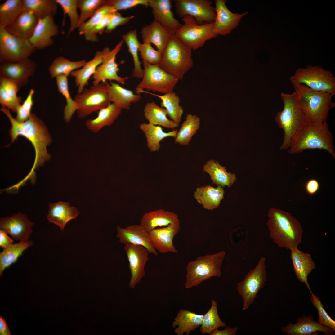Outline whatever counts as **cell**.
Wrapping results in <instances>:
<instances>
[{"mask_svg": "<svg viewBox=\"0 0 335 335\" xmlns=\"http://www.w3.org/2000/svg\"><path fill=\"white\" fill-rule=\"evenodd\" d=\"M238 327L231 328L230 327H227L223 330L216 329L212 332L210 335H235L238 330Z\"/></svg>", "mask_w": 335, "mask_h": 335, "instance_id": "6125c7cd", "label": "cell"}, {"mask_svg": "<svg viewBox=\"0 0 335 335\" xmlns=\"http://www.w3.org/2000/svg\"><path fill=\"white\" fill-rule=\"evenodd\" d=\"M225 0L215 1L216 17L213 22V31L218 36L226 35L230 34L238 25L242 18L248 13H233L226 5Z\"/></svg>", "mask_w": 335, "mask_h": 335, "instance_id": "ac0fdd59", "label": "cell"}, {"mask_svg": "<svg viewBox=\"0 0 335 335\" xmlns=\"http://www.w3.org/2000/svg\"><path fill=\"white\" fill-rule=\"evenodd\" d=\"M122 110L114 103H111L99 110L96 118L87 120L85 123L86 126L92 132H98L103 127L112 125L120 114Z\"/></svg>", "mask_w": 335, "mask_h": 335, "instance_id": "836d02e7", "label": "cell"}, {"mask_svg": "<svg viewBox=\"0 0 335 335\" xmlns=\"http://www.w3.org/2000/svg\"><path fill=\"white\" fill-rule=\"evenodd\" d=\"M143 42L153 44L162 52L171 35L159 23L154 20L143 27L141 32Z\"/></svg>", "mask_w": 335, "mask_h": 335, "instance_id": "4dcf8cb0", "label": "cell"}, {"mask_svg": "<svg viewBox=\"0 0 335 335\" xmlns=\"http://www.w3.org/2000/svg\"><path fill=\"white\" fill-rule=\"evenodd\" d=\"M137 94L145 93L155 96L161 100V106L166 110L170 119L179 125L183 113L182 107L180 105L179 96L173 91L163 95L153 93L144 90H136Z\"/></svg>", "mask_w": 335, "mask_h": 335, "instance_id": "d6a6232c", "label": "cell"}, {"mask_svg": "<svg viewBox=\"0 0 335 335\" xmlns=\"http://www.w3.org/2000/svg\"><path fill=\"white\" fill-rule=\"evenodd\" d=\"M105 83L111 102L122 109L128 110L132 103L139 101L141 98L140 94H135L118 83L112 81L109 83L107 81Z\"/></svg>", "mask_w": 335, "mask_h": 335, "instance_id": "f1b7e54d", "label": "cell"}, {"mask_svg": "<svg viewBox=\"0 0 335 335\" xmlns=\"http://www.w3.org/2000/svg\"><path fill=\"white\" fill-rule=\"evenodd\" d=\"M170 0H149V6L152 8L154 20L167 29L171 34H174L182 25L174 17Z\"/></svg>", "mask_w": 335, "mask_h": 335, "instance_id": "603a6c76", "label": "cell"}, {"mask_svg": "<svg viewBox=\"0 0 335 335\" xmlns=\"http://www.w3.org/2000/svg\"><path fill=\"white\" fill-rule=\"evenodd\" d=\"M203 315H199L188 310L181 309L178 312L172 324L175 332L177 335H183L185 333L189 335L202 324Z\"/></svg>", "mask_w": 335, "mask_h": 335, "instance_id": "e575fe53", "label": "cell"}, {"mask_svg": "<svg viewBox=\"0 0 335 335\" xmlns=\"http://www.w3.org/2000/svg\"><path fill=\"white\" fill-rule=\"evenodd\" d=\"M36 50L29 39L0 29V62H19L29 58Z\"/></svg>", "mask_w": 335, "mask_h": 335, "instance_id": "8fae6325", "label": "cell"}, {"mask_svg": "<svg viewBox=\"0 0 335 335\" xmlns=\"http://www.w3.org/2000/svg\"><path fill=\"white\" fill-rule=\"evenodd\" d=\"M176 14L180 18L185 16L194 17L199 23L213 22L216 17L215 8L208 0L173 1Z\"/></svg>", "mask_w": 335, "mask_h": 335, "instance_id": "9a60e30c", "label": "cell"}, {"mask_svg": "<svg viewBox=\"0 0 335 335\" xmlns=\"http://www.w3.org/2000/svg\"><path fill=\"white\" fill-rule=\"evenodd\" d=\"M33 242L31 240L20 241L12 244L0 253V275L7 268L16 262L19 257L23 255V252L32 246Z\"/></svg>", "mask_w": 335, "mask_h": 335, "instance_id": "f35d334b", "label": "cell"}, {"mask_svg": "<svg viewBox=\"0 0 335 335\" xmlns=\"http://www.w3.org/2000/svg\"><path fill=\"white\" fill-rule=\"evenodd\" d=\"M58 4L62 7L64 16L62 25L64 26L65 16L68 15L70 20V26L67 36L77 28L79 16L77 9L78 0H56Z\"/></svg>", "mask_w": 335, "mask_h": 335, "instance_id": "7dc6e473", "label": "cell"}, {"mask_svg": "<svg viewBox=\"0 0 335 335\" xmlns=\"http://www.w3.org/2000/svg\"><path fill=\"white\" fill-rule=\"evenodd\" d=\"M122 39L112 50L108 47L104 48L101 51L102 61L96 68L93 75V85L98 84L101 82L105 83L109 80L115 81L119 83L124 85L127 77L118 75V65L116 62V56L120 50L123 43Z\"/></svg>", "mask_w": 335, "mask_h": 335, "instance_id": "5bb4252c", "label": "cell"}, {"mask_svg": "<svg viewBox=\"0 0 335 335\" xmlns=\"http://www.w3.org/2000/svg\"><path fill=\"white\" fill-rule=\"evenodd\" d=\"M139 127L144 134L147 146L151 152L159 151L161 147V141L168 137L175 138L178 132L177 130L173 129L171 131L165 132L161 126L149 123H141Z\"/></svg>", "mask_w": 335, "mask_h": 335, "instance_id": "d590c367", "label": "cell"}, {"mask_svg": "<svg viewBox=\"0 0 335 335\" xmlns=\"http://www.w3.org/2000/svg\"><path fill=\"white\" fill-rule=\"evenodd\" d=\"M34 92L33 89H31L25 100L23 104L21 105L22 107L30 114H31V111L33 104L34 100L33 99V96Z\"/></svg>", "mask_w": 335, "mask_h": 335, "instance_id": "91938a15", "label": "cell"}, {"mask_svg": "<svg viewBox=\"0 0 335 335\" xmlns=\"http://www.w3.org/2000/svg\"><path fill=\"white\" fill-rule=\"evenodd\" d=\"M224 194V187L220 185L214 187L208 185L197 188L193 196L204 209L212 211L219 207Z\"/></svg>", "mask_w": 335, "mask_h": 335, "instance_id": "4316f807", "label": "cell"}, {"mask_svg": "<svg viewBox=\"0 0 335 335\" xmlns=\"http://www.w3.org/2000/svg\"><path fill=\"white\" fill-rule=\"evenodd\" d=\"M106 2L105 0H78L77 7L80 10V13L77 28L90 19Z\"/></svg>", "mask_w": 335, "mask_h": 335, "instance_id": "c3c4849f", "label": "cell"}, {"mask_svg": "<svg viewBox=\"0 0 335 335\" xmlns=\"http://www.w3.org/2000/svg\"><path fill=\"white\" fill-rule=\"evenodd\" d=\"M4 230L0 229V246L3 249L7 248L13 244V240L8 236Z\"/></svg>", "mask_w": 335, "mask_h": 335, "instance_id": "680465c9", "label": "cell"}, {"mask_svg": "<svg viewBox=\"0 0 335 335\" xmlns=\"http://www.w3.org/2000/svg\"><path fill=\"white\" fill-rule=\"evenodd\" d=\"M78 117L83 118L106 107L111 103L105 83L84 88L74 99Z\"/></svg>", "mask_w": 335, "mask_h": 335, "instance_id": "30bf717a", "label": "cell"}, {"mask_svg": "<svg viewBox=\"0 0 335 335\" xmlns=\"http://www.w3.org/2000/svg\"><path fill=\"white\" fill-rule=\"evenodd\" d=\"M281 331L288 335H317L318 331L323 332L324 335H332L334 331L322 325L318 321H315L313 317L310 315L298 318L295 324L289 322L281 328Z\"/></svg>", "mask_w": 335, "mask_h": 335, "instance_id": "cb8c5ba5", "label": "cell"}, {"mask_svg": "<svg viewBox=\"0 0 335 335\" xmlns=\"http://www.w3.org/2000/svg\"><path fill=\"white\" fill-rule=\"evenodd\" d=\"M200 123V118L197 116L187 114L175 138V143L182 145H188L199 129Z\"/></svg>", "mask_w": 335, "mask_h": 335, "instance_id": "ab89813d", "label": "cell"}, {"mask_svg": "<svg viewBox=\"0 0 335 335\" xmlns=\"http://www.w3.org/2000/svg\"><path fill=\"white\" fill-rule=\"evenodd\" d=\"M115 11L108 13L98 25L85 33L84 35L85 39L92 42L97 41L98 40L97 34H101L105 30L109 23L113 12Z\"/></svg>", "mask_w": 335, "mask_h": 335, "instance_id": "f5cc1de1", "label": "cell"}, {"mask_svg": "<svg viewBox=\"0 0 335 335\" xmlns=\"http://www.w3.org/2000/svg\"><path fill=\"white\" fill-rule=\"evenodd\" d=\"M34 225L25 214L21 212L0 220V229L10 234L15 240L20 241H28Z\"/></svg>", "mask_w": 335, "mask_h": 335, "instance_id": "44dd1931", "label": "cell"}, {"mask_svg": "<svg viewBox=\"0 0 335 335\" xmlns=\"http://www.w3.org/2000/svg\"><path fill=\"white\" fill-rule=\"evenodd\" d=\"M182 25L174 35L192 50L202 47L206 42L217 35L213 31V22L200 25L195 18L185 16L182 18Z\"/></svg>", "mask_w": 335, "mask_h": 335, "instance_id": "ba28073f", "label": "cell"}, {"mask_svg": "<svg viewBox=\"0 0 335 335\" xmlns=\"http://www.w3.org/2000/svg\"><path fill=\"white\" fill-rule=\"evenodd\" d=\"M86 60L71 61L63 56L56 58L49 67V72L52 78L63 75L68 77L76 69L82 67L86 63Z\"/></svg>", "mask_w": 335, "mask_h": 335, "instance_id": "b9f144b4", "label": "cell"}, {"mask_svg": "<svg viewBox=\"0 0 335 335\" xmlns=\"http://www.w3.org/2000/svg\"><path fill=\"white\" fill-rule=\"evenodd\" d=\"M192 49L174 34H171L161 52L159 66L181 80L185 74L193 66Z\"/></svg>", "mask_w": 335, "mask_h": 335, "instance_id": "8992f818", "label": "cell"}, {"mask_svg": "<svg viewBox=\"0 0 335 335\" xmlns=\"http://www.w3.org/2000/svg\"><path fill=\"white\" fill-rule=\"evenodd\" d=\"M102 61L101 51H98L94 58L87 62L80 69L73 71L70 75L75 78V83L78 87L77 92L80 94L84 89V87L88 85V81L91 76L94 74L97 67Z\"/></svg>", "mask_w": 335, "mask_h": 335, "instance_id": "8d00e7d4", "label": "cell"}, {"mask_svg": "<svg viewBox=\"0 0 335 335\" xmlns=\"http://www.w3.org/2000/svg\"><path fill=\"white\" fill-rule=\"evenodd\" d=\"M67 76L61 75L56 78V84L58 92L65 97L66 105L64 109V118L66 122H69L73 115L77 111L76 104L71 98L69 91L68 79Z\"/></svg>", "mask_w": 335, "mask_h": 335, "instance_id": "bcb514c9", "label": "cell"}, {"mask_svg": "<svg viewBox=\"0 0 335 335\" xmlns=\"http://www.w3.org/2000/svg\"><path fill=\"white\" fill-rule=\"evenodd\" d=\"M319 184L315 179H311L308 180L305 184V189L307 193L310 195L315 194L318 190Z\"/></svg>", "mask_w": 335, "mask_h": 335, "instance_id": "6f0895ef", "label": "cell"}, {"mask_svg": "<svg viewBox=\"0 0 335 335\" xmlns=\"http://www.w3.org/2000/svg\"><path fill=\"white\" fill-rule=\"evenodd\" d=\"M289 79L291 83L305 85L311 89L335 95V78L330 71L318 66H309L297 69Z\"/></svg>", "mask_w": 335, "mask_h": 335, "instance_id": "9c48e42d", "label": "cell"}, {"mask_svg": "<svg viewBox=\"0 0 335 335\" xmlns=\"http://www.w3.org/2000/svg\"><path fill=\"white\" fill-rule=\"evenodd\" d=\"M266 261L265 257L261 258L255 267L237 284L238 293L243 301V310L247 309L254 303L258 293L265 284L267 277Z\"/></svg>", "mask_w": 335, "mask_h": 335, "instance_id": "4fadbf2b", "label": "cell"}, {"mask_svg": "<svg viewBox=\"0 0 335 335\" xmlns=\"http://www.w3.org/2000/svg\"><path fill=\"white\" fill-rule=\"evenodd\" d=\"M122 39L128 48L129 52L131 55L134 63L133 76L138 78H142L143 70L141 65L138 56L139 47L140 43L137 38L136 30H130L122 36Z\"/></svg>", "mask_w": 335, "mask_h": 335, "instance_id": "7bdbcfd3", "label": "cell"}, {"mask_svg": "<svg viewBox=\"0 0 335 335\" xmlns=\"http://www.w3.org/2000/svg\"><path fill=\"white\" fill-rule=\"evenodd\" d=\"M134 17L133 16L123 17L118 11L113 12L109 23L105 30V32H111L117 27L127 24Z\"/></svg>", "mask_w": 335, "mask_h": 335, "instance_id": "9f6ffc18", "label": "cell"}, {"mask_svg": "<svg viewBox=\"0 0 335 335\" xmlns=\"http://www.w3.org/2000/svg\"><path fill=\"white\" fill-rule=\"evenodd\" d=\"M0 335H11L8 324L1 315H0Z\"/></svg>", "mask_w": 335, "mask_h": 335, "instance_id": "be15d7a7", "label": "cell"}, {"mask_svg": "<svg viewBox=\"0 0 335 335\" xmlns=\"http://www.w3.org/2000/svg\"><path fill=\"white\" fill-rule=\"evenodd\" d=\"M0 110L7 117L11 127L9 135L11 143H13L19 136L27 139L33 145L35 151V158L33 170L43 165L51 158L47 150V146L52 139L43 122L34 113H32L29 119L25 122L17 121L12 117L9 109L2 107Z\"/></svg>", "mask_w": 335, "mask_h": 335, "instance_id": "6da1fadb", "label": "cell"}, {"mask_svg": "<svg viewBox=\"0 0 335 335\" xmlns=\"http://www.w3.org/2000/svg\"><path fill=\"white\" fill-rule=\"evenodd\" d=\"M223 251L211 254L200 256L189 262L186 267L185 287H197L202 282L215 277H220L221 268L225 257Z\"/></svg>", "mask_w": 335, "mask_h": 335, "instance_id": "52a82bcc", "label": "cell"}, {"mask_svg": "<svg viewBox=\"0 0 335 335\" xmlns=\"http://www.w3.org/2000/svg\"><path fill=\"white\" fill-rule=\"evenodd\" d=\"M290 257L293 270L297 279L304 283L310 293L308 277L316 267V264L311 255L303 252L298 248L290 250Z\"/></svg>", "mask_w": 335, "mask_h": 335, "instance_id": "d4e9b609", "label": "cell"}, {"mask_svg": "<svg viewBox=\"0 0 335 335\" xmlns=\"http://www.w3.org/2000/svg\"><path fill=\"white\" fill-rule=\"evenodd\" d=\"M117 229V237L121 243L141 245L146 248L149 254L155 256L158 254L151 242L149 233L139 224L131 225L125 228L118 226Z\"/></svg>", "mask_w": 335, "mask_h": 335, "instance_id": "7402d4cb", "label": "cell"}, {"mask_svg": "<svg viewBox=\"0 0 335 335\" xmlns=\"http://www.w3.org/2000/svg\"><path fill=\"white\" fill-rule=\"evenodd\" d=\"M115 11L107 0L106 3L99 7L88 20L78 28L79 34L84 35L98 25L106 14Z\"/></svg>", "mask_w": 335, "mask_h": 335, "instance_id": "681fc988", "label": "cell"}, {"mask_svg": "<svg viewBox=\"0 0 335 335\" xmlns=\"http://www.w3.org/2000/svg\"><path fill=\"white\" fill-rule=\"evenodd\" d=\"M58 4L56 0H23V10L33 12L39 18L54 16L56 13Z\"/></svg>", "mask_w": 335, "mask_h": 335, "instance_id": "60d3db41", "label": "cell"}, {"mask_svg": "<svg viewBox=\"0 0 335 335\" xmlns=\"http://www.w3.org/2000/svg\"><path fill=\"white\" fill-rule=\"evenodd\" d=\"M139 51L143 61L153 65H159L161 59V52L154 49L148 42L140 43Z\"/></svg>", "mask_w": 335, "mask_h": 335, "instance_id": "816d5d0a", "label": "cell"}, {"mask_svg": "<svg viewBox=\"0 0 335 335\" xmlns=\"http://www.w3.org/2000/svg\"><path fill=\"white\" fill-rule=\"evenodd\" d=\"M226 324L220 318L218 313L217 302L212 301V305L209 310L203 315L200 331L203 334H210L220 327H225Z\"/></svg>", "mask_w": 335, "mask_h": 335, "instance_id": "f6af8a7d", "label": "cell"}, {"mask_svg": "<svg viewBox=\"0 0 335 335\" xmlns=\"http://www.w3.org/2000/svg\"><path fill=\"white\" fill-rule=\"evenodd\" d=\"M108 1L117 11L129 9L138 5L149 6V0H109Z\"/></svg>", "mask_w": 335, "mask_h": 335, "instance_id": "db71d44e", "label": "cell"}, {"mask_svg": "<svg viewBox=\"0 0 335 335\" xmlns=\"http://www.w3.org/2000/svg\"><path fill=\"white\" fill-rule=\"evenodd\" d=\"M124 248L131 274L129 286L132 288L145 275V267L149 260V253L146 248L141 245L127 243Z\"/></svg>", "mask_w": 335, "mask_h": 335, "instance_id": "2e32d148", "label": "cell"}, {"mask_svg": "<svg viewBox=\"0 0 335 335\" xmlns=\"http://www.w3.org/2000/svg\"><path fill=\"white\" fill-rule=\"evenodd\" d=\"M47 219L51 222L58 226L63 230L66 224L75 219L79 212L75 207L70 206V203L63 201L50 203Z\"/></svg>", "mask_w": 335, "mask_h": 335, "instance_id": "83f0119b", "label": "cell"}, {"mask_svg": "<svg viewBox=\"0 0 335 335\" xmlns=\"http://www.w3.org/2000/svg\"><path fill=\"white\" fill-rule=\"evenodd\" d=\"M288 149L293 154L307 150H323L335 158L333 138L326 121L309 122L292 138Z\"/></svg>", "mask_w": 335, "mask_h": 335, "instance_id": "3957f363", "label": "cell"}, {"mask_svg": "<svg viewBox=\"0 0 335 335\" xmlns=\"http://www.w3.org/2000/svg\"><path fill=\"white\" fill-rule=\"evenodd\" d=\"M0 87L2 88L6 95L14 99L20 97L17 96L20 88L17 84L11 80L6 77L0 76Z\"/></svg>", "mask_w": 335, "mask_h": 335, "instance_id": "11a10c76", "label": "cell"}, {"mask_svg": "<svg viewBox=\"0 0 335 335\" xmlns=\"http://www.w3.org/2000/svg\"><path fill=\"white\" fill-rule=\"evenodd\" d=\"M267 223L270 237L279 248L290 251L302 242L303 230L300 222L287 212L272 207Z\"/></svg>", "mask_w": 335, "mask_h": 335, "instance_id": "7a4b0ae2", "label": "cell"}, {"mask_svg": "<svg viewBox=\"0 0 335 335\" xmlns=\"http://www.w3.org/2000/svg\"><path fill=\"white\" fill-rule=\"evenodd\" d=\"M144 69L142 80L136 90L146 89L153 92L166 94L173 91L179 80L158 65L143 61Z\"/></svg>", "mask_w": 335, "mask_h": 335, "instance_id": "7c38bea8", "label": "cell"}, {"mask_svg": "<svg viewBox=\"0 0 335 335\" xmlns=\"http://www.w3.org/2000/svg\"><path fill=\"white\" fill-rule=\"evenodd\" d=\"M33 12L23 10L5 29L10 33L29 40L39 20Z\"/></svg>", "mask_w": 335, "mask_h": 335, "instance_id": "484cf974", "label": "cell"}, {"mask_svg": "<svg viewBox=\"0 0 335 335\" xmlns=\"http://www.w3.org/2000/svg\"><path fill=\"white\" fill-rule=\"evenodd\" d=\"M0 76L15 82L20 88L28 83L29 78L34 74L35 63L29 58L17 62H1Z\"/></svg>", "mask_w": 335, "mask_h": 335, "instance_id": "e0dca14e", "label": "cell"}, {"mask_svg": "<svg viewBox=\"0 0 335 335\" xmlns=\"http://www.w3.org/2000/svg\"><path fill=\"white\" fill-rule=\"evenodd\" d=\"M291 83L310 122L326 121L329 111L335 106L333 96L328 92L313 90L304 84Z\"/></svg>", "mask_w": 335, "mask_h": 335, "instance_id": "5b68a950", "label": "cell"}, {"mask_svg": "<svg viewBox=\"0 0 335 335\" xmlns=\"http://www.w3.org/2000/svg\"><path fill=\"white\" fill-rule=\"evenodd\" d=\"M180 229L178 219L166 226L150 231V240L155 249L162 254L176 253L178 251L173 245V239Z\"/></svg>", "mask_w": 335, "mask_h": 335, "instance_id": "ffe728a7", "label": "cell"}, {"mask_svg": "<svg viewBox=\"0 0 335 335\" xmlns=\"http://www.w3.org/2000/svg\"><path fill=\"white\" fill-rule=\"evenodd\" d=\"M143 111L145 117L150 124L171 129H174L179 126L168 118L165 109L153 101L147 103Z\"/></svg>", "mask_w": 335, "mask_h": 335, "instance_id": "74e56055", "label": "cell"}, {"mask_svg": "<svg viewBox=\"0 0 335 335\" xmlns=\"http://www.w3.org/2000/svg\"><path fill=\"white\" fill-rule=\"evenodd\" d=\"M178 219V215L174 212L159 209L145 213L139 225L149 233L158 227L166 226Z\"/></svg>", "mask_w": 335, "mask_h": 335, "instance_id": "f546056e", "label": "cell"}, {"mask_svg": "<svg viewBox=\"0 0 335 335\" xmlns=\"http://www.w3.org/2000/svg\"><path fill=\"white\" fill-rule=\"evenodd\" d=\"M281 97L284 108L277 113L275 121L284 132L280 149L286 150L288 149L292 138L310 121L295 92L291 94L282 92Z\"/></svg>", "mask_w": 335, "mask_h": 335, "instance_id": "277c9868", "label": "cell"}, {"mask_svg": "<svg viewBox=\"0 0 335 335\" xmlns=\"http://www.w3.org/2000/svg\"><path fill=\"white\" fill-rule=\"evenodd\" d=\"M23 0H7L0 5V29L11 24L23 10Z\"/></svg>", "mask_w": 335, "mask_h": 335, "instance_id": "ee69618b", "label": "cell"}, {"mask_svg": "<svg viewBox=\"0 0 335 335\" xmlns=\"http://www.w3.org/2000/svg\"><path fill=\"white\" fill-rule=\"evenodd\" d=\"M310 301L317 309L318 315V322L322 325L328 327L335 331V321L327 313L324 308V306L318 296L312 292L310 293Z\"/></svg>", "mask_w": 335, "mask_h": 335, "instance_id": "f907efd6", "label": "cell"}, {"mask_svg": "<svg viewBox=\"0 0 335 335\" xmlns=\"http://www.w3.org/2000/svg\"><path fill=\"white\" fill-rule=\"evenodd\" d=\"M203 170L209 175L212 184L217 186L230 187L237 179L234 173L227 172L226 167L213 159L206 161L203 167Z\"/></svg>", "mask_w": 335, "mask_h": 335, "instance_id": "1f68e13d", "label": "cell"}, {"mask_svg": "<svg viewBox=\"0 0 335 335\" xmlns=\"http://www.w3.org/2000/svg\"><path fill=\"white\" fill-rule=\"evenodd\" d=\"M16 112L17 114L15 119L17 121L20 123L25 122L27 120L31 114H29L24 109L21 105L17 107Z\"/></svg>", "mask_w": 335, "mask_h": 335, "instance_id": "94428289", "label": "cell"}, {"mask_svg": "<svg viewBox=\"0 0 335 335\" xmlns=\"http://www.w3.org/2000/svg\"><path fill=\"white\" fill-rule=\"evenodd\" d=\"M54 16L50 15L39 18L33 34L29 39L36 50H42L54 43L52 37L59 32L58 25L55 22Z\"/></svg>", "mask_w": 335, "mask_h": 335, "instance_id": "d6986e66", "label": "cell"}]
</instances>
